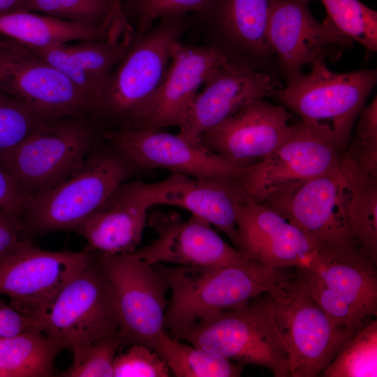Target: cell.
<instances>
[{"instance_id": "obj_1", "label": "cell", "mask_w": 377, "mask_h": 377, "mask_svg": "<svg viewBox=\"0 0 377 377\" xmlns=\"http://www.w3.org/2000/svg\"><path fill=\"white\" fill-rule=\"evenodd\" d=\"M171 291L165 330L182 341L195 324L219 313L247 305L276 286L279 269L256 260L236 265L168 267L154 264Z\"/></svg>"}, {"instance_id": "obj_2", "label": "cell", "mask_w": 377, "mask_h": 377, "mask_svg": "<svg viewBox=\"0 0 377 377\" xmlns=\"http://www.w3.org/2000/svg\"><path fill=\"white\" fill-rule=\"evenodd\" d=\"M186 15L160 19L145 34L133 38L112 72L95 113L104 129L133 128L162 83L173 43L188 27Z\"/></svg>"}, {"instance_id": "obj_3", "label": "cell", "mask_w": 377, "mask_h": 377, "mask_svg": "<svg viewBox=\"0 0 377 377\" xmlns=\"http://www.w3.org/2000/svg\"><path fill=\"white\" fill-rule=\"evenodd\" d=\"M376 83V69L337 73L321 61L312 65L309 73L294 77L272 98L302 123L330 138L342 154Z\"/></svg>"}, {"instance_id": "obj_4", "label": "cell", "mask_w": 377, "mask_h": 377, "mask_svg": "<svg viewBox=\"0 0 377 377\" xmlns=\"http://www.w3.org/2000/svg\"><path fill=\"white\" fill-rule=\"evenodd\" d=\"M135 170L110 145L97 146L64 180L27 198L22 218L28 233L76 231Z\"/></svg>"}, {"instance_id": "obj_5", "label": "cell", "mask_w": 377, "mask_h": 377, "mask_svg": "<svg viewBox=\"0 0 377 377\" xmlns=\"http://www.w3.org/2000/svg\"><path fill=\"white\" fill-rule=\"evenodd\" d=\"M89 263L34 320L36 327L73 360L94 341L121 330L115 296L93 252Z\"/></svg>"}, {"instance_id": "obj_6", "label": "cell", "mask_w": 377, "mask_h": 377, "mask_svg": "<svg viewBox=\"0 0 377 377\" xmlns=\"http://www.w3.org/2000/svg\"><path fill=\"white\" fill-rule=\"evenodd\" d=\"M103 131L91 116L44 119L15 147L8 171L27 198L40 194L83 163Z\"/></svg>"}, {"instance_id": "obj_7", "label": "cell", "mask_w": 377, "mask_h": 377, "mask_svg": "<svg viewBox=\"0 0 377 377\" xmlns=\"http://www.w3.org/2000/svg\"><path fill=\"white\" fill-rule=\"evenodd\" d=\"M273 311L272 297L260 295L242 308L201 320L182 340L242 365L265 367L275 377H289L288 354Z\"/></svg>"}, {"instance_id": "obj_8", "label": "cell", "mask_w": 377, "mask_h": 377, "mask_svg": "<svg viewBox=\"0 0 377 377\" xmlns=\"http://www.w3.org/2000/svg\"><path fill=\"white\" fill-rule=\"evenodd\" d=\"M268 294L286 346L290 377L320 376L355 333L332 322L297 273L286 276L279 269L277 283Z\"/></svg>"}, {"instance_id": "obj_9", "label": "cell", "mask_w": 377, "mask_h": 377, "mask_svg": "<svg viewBox=\"0 0 377 377\" xmlns=\"http://www.w3.org/2000/svg\"><path fill=\"white\" fill-rule=\"evenodd\" d=\"M341 156L330 138L300 120L274 151L244 168L239 180L251 201L281 212L301 186L336 167Z\"/></svg>"}, {"instance_id": "obj_10", "label": "cell", "mask_w": 377, "mask_h": 377, "mask_svg": "<svg viewBox=\"0 0 377 377\" xmlns=\"http://www.w3.org/2000/svg\"><path fill=\"white\" fill-rule=\"evenodd\" d=\"M297 273L336 325L355 333L376 318V266L358 248L318 249Z\"/></svg>"}, {"instance_id": "obj_11", "label": "cell", "mask_w": 377, "mask_h": 377, "mask_svg": "<svg viewBox=\"0 0 377 377\" xmlns=\"http://www.w3.org/2000/svg\"><path fill=\"white\" fill-rule=\"evenodd\" d=\"M271 0H207L192 13L205 45L228 62L279 75L267 38Z\"/></svg>"}, {"instance_id": "obj_12", "label": "cell", "mask_w": 377, "mask_h": 377, "mask_svg": "<svg viewBox=\"0 0 377 377\" xmlns=\"http://www.w3.org/2000/svg\"><path fill=\"white\" fill-rule=\"evenodd\" d=\"M93 253L115 296L120 332L126 346L140 343L149 347L165 331V295L169 289L166 279L155 265L147 263L134 253Z\"/></svg>"}, {"instance_id": "obj_13", "label": "cell", "mask_w": 377, "mask_h": 377, "mask_svg": "<svg viewBox=\"0 0 377 377\" xmlns=\"http://www.w3.org/2000/svg\"><path fill=\"white\" fill-rule=\"evenodd\" d=\"M0 90L45 119L94 117L90 101L65 75L8 38H0Z\"/></svg>"}, {"instance_id": "obj_14", "label": "cell", "mask_w": 377, "mask_h": 377, "mask_svg": "<svg viewBox=\"0 0 377 377\" xmlns=\"http://www.w3.org/2000/svg\"><path fill=\"white\" fill-rule=\"evenodd\" d=\"M304 0H271L267 38L286 84L304 66L340 59L353 41L326 17L318 21Z\"/></svg>"}, {"instance_id": "obj_15", "label": "cell", "mask_w": 377, "mask_h": 377, "mask_svg": "<svg viewBox=\"0 0 377 377\" xmlns=\"http://www.w3.org/2000/svg\"><path fill=\"white\" fill-rule=\"evenodd\" d=\"M91 257L87 249L43 250L27 239L0 260V295H8L11 306L35 319Z\"/></svg>"}, {"instance_id": "obj_16", "label": "cell", "mask_w": 377, "mask_h": 377, "mask_svg": "<svg viewBox=\"0 0 377 377\" xmlns=\"http://www.w3.org/2000/svg\"><path fill=\"white\" fill-rule=\"evenodd\" d=\"M102 139L136 170L165 169L194 178H239L236 166L203 146L163 129H104Z\"/></svg>"}, {"instance_id": "obj_17", "label": "cell", "mask_w": 377, "mask_h": 377, "mask_svg": "<svg viewBox=\"0 0 377 377\" xmlns=\"http://www.w3.org/2000/svg\"><path fill=\"white\" fill-rule=\"evenodd\" d=\"M352 174L339 163L301 186L281 213L320 249L357 247L349 227L346 201Z\"/></svg>"}, {"instance_id": "obj_18", "label": "cell", "mask_w": 377, "mask_h": 377, "mask_svg": "<svg viewBox=\"0 0 377 377\" xmlns=\"http://www.w3.org/2000/svg\"><path fill=\"white\" fill-rule=\"evenodd\" d=\"M147 224L156 234L149 244L137 249L149 264L168 263L183 266L228 265L253 260L226 242L212 225L194 215L184 220L177 212L155 211Z\"/></svg>"}, {"instance_id": "obj_19", "label": "cell", "mask_w": 377, "mask_h": 377, "mask_svg": "<svg viewBox=\"0 0 377 377\" xmlns=\"http://www.w3.org/2000/svg\"><path fill=\"white\" fill-rule=\"evenodd\" d=\"M292 117L283 105L257 99L205 132L199 142L232 164L246 168L266 158L283 142Z\"/></svg>"}, {"instance_id": "obj_20", "label": "cell", "mask_w": 377, "mask_h": 377, "mask_svg": "<svg viewBox=\"0 0 377 377\" xmlns=\"http://www.w3.org/2000/svg\"><path fill=\"white\" fill-rule=\"evenodd\" d=\"M237 249L248 258L274 269L308 267L318 249L281 213L251 200L236 209Z\"/></svg>"}, {"instance_id": "obj_21", "label": "cell", "mask_w": 377, "mask_h": 377, "mask_svg": "<svg viewBox=\"0 0 377 377\" xmlns=\"http://www.w3.org/2000/svg\"><path fill=\"white\" fill-rule=\"evenodd\" d=\"M283 87L269 73L227 62L198 93L179 126V134L199 142L207 131L227 119L248 103L272 97Z\"/></svg>"}, {"instance_id": "obj_22", "label": "cell", "mask_w": 377, "mask_h": 377, "mask_svg": "<svg viewBox=\"0 0 377 377\" xmlns=\"http://www.w3.org/2000/svg\"><path fill=\"white\" fill-rule=\"evenodd\" d=\"M170 59L162 83L133 128L179 127L199 88L228 62L211 47L188 46L179 40L172 45Z\"/></svg>"}, {"instance_id": "obj_23", "label": "cell", "mask_w": 377, "mask_h": 377, "mask_svg": "<svg viewBox=\"0 0 377 377\" xmlns=\"http://www.w3.org/2000/svg\"><path fill=\"white\" fill-rule=\"evenodd\" d=\"M143 190L151 207L164 205L184 209L223 232L237 248L236 209L250 200L239 178L171 174L158 182H143Z\"/></svg>"}, {"instance_id": "obj_24", "label": "cell", "mask_w": 377, "mask_h": 377, "mask_svg": "<svg viewBox=\"0 0 377 377\" xmlns=\"http://www.w3.org/2000/svg\"><path fill=\"white\" fill-rule=\"evenodd\" d=\"M141 180L120 184L76 232L87 241V250L105 254L135 251L151 207Z\"/></svg>"}, {"instance_id": "obj_25", "label": "cell", "mask_w": 377, "mask_h": 377, "mask_svg": "<svg viewBox=\"0 0 377 377\" xmlns=\"http://www.w3.org/2000/svg\"><path fill=\"white\" fill-rule=\"evenodd\" d=\"M132 40H85L76 44L29 47L65 75L87 97L93 106L95 117L110 75L127 54Z\"/></svg>"}, {"instance_id": "obj_26", "label": "cell", "mask_w": 377, "mask_h": 377, "mask_svg": "<svg viewBox=\"0 0 377 377\" xmlns=\"http://www.w3.org/2000/svg\"><path fill=\"white\" fill-rule=\"evenodd\" d=\"M0 35L31 47L85 40L122 39L114 20L101 26H89L23 10L0 16Z\"/></svg>"}, {"instance_id": "obj_27", "label": "cell", "mask_w": 377, "mask_h": 377, "mask_svg": "<svg viewBox=\"0 0 377 377\" xmlns=\"http://www.w3.org/2000/svg\"><path fill=\"white\" fill-rule=\"evenodd\" d=\"M61 347L37 329L0 340V377L54 376Z\"/></svg>"}, {"instance_id": "obj_28", "label": "cell", "mask_w": 377, "mask_h": 377, "mask_svg": "<svg viewBox=\"0 0 377 377\" xmlns=\"http://www.w3.org/2000/svg\"><path fill=\"white\" fill-rule=\"evenodd\" d=\"M166 362L177 377H237L243 366L202 348L161 333L149 346Z\"/></svg>"}, {"instance_id": "obj_29", "label": "cell", "mask_w": 377, "mask_h": 377, "mask_svg": "<svg viewBox=\"0 0 377 377\" xmlns=\"http://www.w3.org/2000/svg\"><path fill=\"white\" fill-rule=\"evenodd\" d=\"M346 209L356 246L376 266L377 180H363L352 174Z\"/></svg>"}, {"instance_id": "obj_30", "label": "cell", "mask_w": 377, "mask_h": 377, "mask_svg": "<svg viewBox=\"0 0 377 377\" xmlns=\"http://www.w3.org/2000/svg\"><path fill=\"white\" fill-rule=\"evenodd\" d=\"M323 377L377 376V320L366 323L338 351L320 375Z\"/></svg>"}, {"instance_id": "obj_31", "label": "cell", "mask_w": 377, "mask_h": 377, "mask_svg": "<svg viewBox=\"0 0 377 377\" xmlns=\"http://www.w3.org/2000/svg\"><path fill=\"white\" fill-rule=\"evenodd\" d=\"M341 163L355 177L377 180V97L360 112Z\"/></svg>"}, {"instance_id": "obj_32", "label": "cell", "mask_w": 377, "mask_h": 377, "mask_svg": "<svg viewBox=\"0 0 377 377\" xmlns=\"http://www.w3.org/2000/svg\"><path fill=\"white\" fill-rule=\"evenodd\" d=\"M309 2L311 0H304ZM327 17L345 36L359 43L367 57L377 50V13L359 0H319Z\"/></svg>"}, {"instance_id": "obj_33", "label": "cell", "mask_w": 377, "mask_h": 377, "mask_svg": "<svg viewBox=\"0 0 377 377\" xmlns=\"http://www.w3.org/2000/svg\"><path fill=\"white\" fill-rule=\"evenodd\" d=\"M121 4L114 0H22L20 10L40 13L89 26L112 22Z\"/></svg>"}, {"instance_id": "obj_34", "label": "cell", "mask_w": 377, "mask_h": 377, "mask_svg": "<svg viewBox=\"0 0 377 377\" xmlns=\"http://www.w3.org/2000/svg\"><path fill=\"white\" fill-rule=\"evenodd\" d=\"M44 119L29 105L0 90V167L8 171L15 147Z\"/></svg>"}, {"instance_id": "obj_35", "label": "cell", "mask_w": 377, "mask_h": 377, "mask_svg": "<svg viewBox=\"0 0 377 377\" xmlns=\"http://www.w3.org/2000/svg\"><path fill=\"white\" fill-rule=\"evenodd\" d=\"M126 346L120 330L102 337L87 346L63 371V377H113V365L117 351Z\"/></svg>"}, {"instance_id": "obj_36", "label": "cell", "mask_w": 377, "mask_h": 377, "mask_svg": "<svg viewBox=\"0 0 377 377\" xmlns=\"http://www.w3.org/2000/svg\"><path fill=\"white\" fill-rule=\"evenodd\" d=\"M207 0H130L134 38L147 33L154 21L172 15H186L198 11Z\"/></svg>"}, {"instance_id": "obj_37", "label": "cell", "mask_w": 377, "mask_h": 377, "mask_svg": "<svg viewBox=\"0 0 377 377\" xmlns=\"http://www.w3.org/2000/svg\"><path fill=\"white\" fill-rule=\"evenodd\" d=\"M117 354L113 377H168L170 371L164 360L149 347L133 343Z\"/></svg>"}, {"instance_id": "obj_38", "label": "cell", "mask_w": 377, "mask_h": 377, "mask_svg": "<svg viewBox=\"0 0 377 377\" xmlns=\"http://www.w3.org/2000/svg\"><path fill=\"white\" fill-rule=\"evenodd\" d=\"M25 222L22 216L0 209V260L22 242L28 239Z\"/></svg>"}, {"instance_id": "obj_39", "label": "cell", "mask_w": 377, "mask_h": 377, "mask_svg": "<svg viewBox=\"0 0 377 377\" xmlns=\"http://www.w3.org/2000/svg\"><path fill=\"white\" fill-rule=\"evenodd\" d=\"M27 198L13 176L0 167V209L22 216Z\"/></svg>"}, {"instance_id": "obj_40", "label": "cell", "mask_w": 377, "mask_h": 377, "mask_svg": "<svg viewBox=\"0 0 377 377\" xmlns=\"http://www.w3.org/2000/svg\"><path fill=\"white\" fill-rule=\"evenodd\" d=\"M34 328L37 329L34 319L19 312L0 297V340Z\"/></svg>"}, {"instance_id": "obj_41", "label": "cell", "mask_w": 377, "mask_h": 377, "mask_svg": "<svg viewBox=\"0 0 377 377\" xmlns=\"http://www.w3.org/2000/svg\"><path fill=\"white\" fill-rule=\"evenodd\" d=\"M22 0H0V16L20 11Z\"/></svg>"}, {"instance_id": "obj_42", "label": "cell", "mask_w": 377, "mask_h": 377, "mask_svg": "<svg viewBox=\"0 0 377 377\" xmlns=\"http://www.w3.org/2000/svg\"><path fill=\"white\" fill-rule=\"evenodd\" d=\"M115 3L118 4H121V0H114Z\"/></svg>"}]
</instances>
